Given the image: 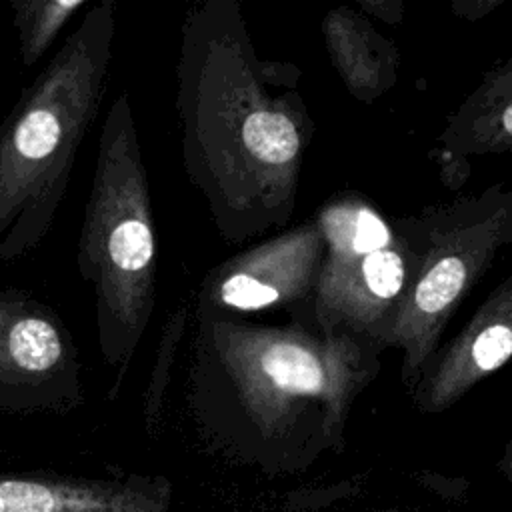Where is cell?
I'll return each instance as SVG.
<instances>
[{
  "label": "cell",
  "mask_w": 512,
  "mask_h": 512,
  "mask_svg": "<svg viewBox=\"0 0 512 512\" xmlns=\"http://www.w3.org/2000/svg\"><path fill=\"white\" fill-rule=\"evenodd\" d=\"M396 226L410 246V278L384 348L402 350V382L412 390L454 310L512 240V192L496 184Z\"/></svg>",
  "instance_id": "5"
},
{
  "label": "cell",
  "mask_w": 512,
  "mask_h": 512,
  "mask_svg": "<svg viewBox=\"0 0 512 512\" xmlns=\"http://www.w3.org/2000/svg\"><path fill=\"white\" fill-rule=\"evenodd\" d=\"M378 356L310 322L264 326L196 310L188 404L200 430L240 458L306 466L340 446L354 400L380 372Z\"/></svg>",
  "instance_id": "2"
},
{
  "label": "cell",
  "mask_w": 512,
  "mask_h": 512,
  "mask_svg": "<svg viewBox=\"0 0 512 512\" xmlns=\"http://www.w3.org/2000/svg\"><path fill=\"white\" fill-rule=\"evenodd\" d=\"M0 512H168L166 488L46 470L0 472Z\"/></svg>",
  "instance_id": "10"
},
{
  "label": "cell",
  "mask_w": 512,
  "mask_h": 512,
  "mask_svg": "<svg viewBox=\"0 0 512 512\" xmlns=\"http://www.w3.org/2000/svg\"><path fill=\"white\" fill-rule=\"evenodd\" d=\"M512 68L504 64L494 70L484 84L464 102L448 122L444 140L450 150L460 152H500L512 142Z\"/></svg>",
  "instance_id": "11"
},
{
  "label": "cell",
  "mask_w": 512,
  "mask_h": 512,
  "mask_svg": "<svg viewBox=\"0 0 512 512\" xmlns=\"http://www.w3.org/2000/svg\"><path fill=\"white\" fill-rule=\"evenodd\" d=\"M322 260L324 240L318 224H300L212 270L196 308L228 314L290 306L296 316V308H310Z\"/></svg>",
  "instance_id": "8"
},
{
  "label": "cell",
  "mask_w": 512,
  "mask_h": 512,
  "mask_svg": "<svg viewBox=\"0 0 512 512\" xmlns=\"http://www.w3.org/2000/svg\"><path fill=\"white\" fill-rule=\"evenodd\" d=\"M512 356V278H506L474 312L454 340L424 366L414 400L424 412H440L474 384L500 370Z\"/></svg>",
  "instance_id": "9"
},
{
  "label": "cell",
  "mask_w": 512,
  "mask_h": 512,
  "mask_svg": "<svg viewBox=\"0 0 512 512\" xmlns=\"http://www.w3.org/2000/svg\"><path fill=\"white\" fill-rule=\"evenodd\" d=\"M80 276L94 288L100 352L124 374L156 292V240L148 178L128 94L110 106L78 240Z\"/></svg>",
  "instance_id": "4"
},
{
  "label": "cell",
  "mask_w": 512,
  "mask_h": 512,
  "mask_svg": "<svg viewBox=\"0 0 512 512\" xmlns=\"http://www.w3.org/2000/svg\"><path fill=\"white\" fill-rule=\"evenodd\" d=\"M114 8L84 14L0 124V262L28 256L54 222L106 92Z\"/></svg>",
  "instance_id": "3"
},
{
  "label": "cell",
  "mask_w": 512,
  "mask_h": 512,
  "mask_svg": "<svg viewBox=\"0 0 512 512\" xmlns=\"http://www.w3.org/2000/svg\"><path fill=\"white\" fill-rule=\"evenodd\" d=\"M80 356L60 316L32 294L0 290V410L68 412L84 402Z\"/></svg>",
  "instance_id": "7"
},
{
  "label": "cell",
  "mask_w": 512,
  "mask_h": 512,
  "mask_svg": "<svg viewBox=\"0 0 512 512\" xmlns=\"http://www.w3.org/2000/svg\"><path fill=\"white\" fill-rule=\"evenodd\" d=\"M316 224L324 260L310 302L312 326L324 336L350 334L382 352L410 278L404 234L356 194L330 200Z\"/></svg>",
  "instance_id": "6"
},
{
  "label": "cell",
  "mask_w": 512,
  "mask_h": 512,
  "mask_svg": "<svg viewBox=\"0 0 512 512\" xmlns=\"http://www.w3.org/2000/svg\"><path fill=\"white\" fill-rule=\"evenodd\" d=\"M18 36L20 62L32 68L48 52L66 22L86 0H8Z\"/></svg>",
  "instance_id": "12"
},
{
  "label": "cell",
  "mask_w": 512,
  "mask_h": 512,
  "mask_svg": "<svg viewBox=\"0 0 512 512\" xmlns=\"http://www.w3.org/2000/svg\"><path fill=\"white\" fill-rule=\"evenodd\" d=\"M288 70L256 56L236 2L188 14L176 92L182 156L230 242L294 212L314 124Z\"/></svg>",
  "instance_id": "1"
}]
</instances>
